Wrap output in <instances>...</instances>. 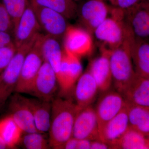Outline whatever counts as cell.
Here are the masks:
<instances>
[{
  "label": "cell",
  "mask_w": 149,
  "mask_h": 149,
  "mask_svg": "<svg viewBox=\"0 0 149 149\" xmlns=\"http://www.w3.org/2000/svg\"><path fill=\"white\" fill-rule=\"evenodd\" d=\"M51 104L49 143L52 148L63 149L72 137L74 119L80 109L71 98L56 97Z\"/></svg>",
  "instance_id": "6da1fadb"
},
{
  "label": "cell",
  "mask_w": 149,
  "mask_h": 149,
  "mask_svg": "<svg viewBox=\"0 0 149 149\" xmlns=\"http://www.w3.org/2000/svg\"><path fill=\"white\" fill-rule=\"evenodd\" d=\"M131 33L125 21V10L111 5L108 16L93 35L99 43L100 50L111 52L120 47Z\"/></svg>",
  "instance_id": "7a4b0ae2"
},
{
  "label": "cell",
  "mask_w": 149,
  "mask_h": 149,
  "mask_svg": "<svg viewBox=\"0 0 149 149\" xmlns=\"http://www.w3.org/2000/svg\"><path fill=\"white\" fill-rule=\"evenodd\" d=\"M132 33L118 48L110 52L109 59L113 84L116 91L123 95L136 74L130 54Z\"/></svg>",
  "instance_id": "3957f363"
},
{
  "label": "cell",
  "mask_w": 149,
  "mask_h": 149,
  "mask_svg": "<svg viewBox=\"0 0 149 149\" xmlns=\"http://www.w3.org/2000/svg\"><path fill=\"white\" fill-rule=\"evenodd\" d=\"M36 40L17 49L8 65L0 75V109L15 92L25 56Z\"/></svg>",
  "instance_id": "277c9868"
},
{
  "label": "cell",
  "mask_w": 149,
  "mask_h": 149,
  "mask_svg": "<svg viewBox=\"0 0 149 149\" xmlns=\"http://www.w3.org/2000/svg\"><path fill=\"white\" fill-rule=\"evenodd\" d=\"M40 34L25 56L15 91L16 93L29 94L35 77L44 62L41 50Z\"/></svg>",
  "instance_id": "5b68a950"
},
{
  "label": "cell",
  "mask_w": 149,
  "mask_h": 149,
  "mask_svg": "<svg viewBox=\"0 0 149 149\" xmlns=\"http://www.w3.org/2000/svg\"><path fill=\"white\" fill-rule=\"evenodd\" d=\"M107 2V0H83L78 5L76 18L80 26L92 35L109 15L111 5Z\"/></svg>",
  "instance_id": "8992f818"
},
{
  "label": "cell",
  "mask_w": 149,
  "mask_h": 149,
  "mask_svg": "<svg viewBox=\"0 0 149 149\" xmlns=\"http://www.w3.org/2000/svg\"><path fill=\"white\" fill-rule=\"evenodd\" d=\"M80 59L63 49L60 67L56 75L61 97L69 95L82 74L83 66Z\"/></svg>",
  "instance_id": "52a82bcc"
},
{
  "label": "cell",
  "mask_w": 149,
  "mask_h": 149,
  "mask_svg": "<svg viewBox=\"0 0 149 149\" xmlns=\"http://www.w3.org/2000/svg\"><path fill=\"white\" fill-rule=\"evenodd\" d=\"M30 3L44 34L58 40L63 38L69 25L68 19L53 10Z\"/></svg>",
  "instance_id": "ba28073f"
},
{
  "label": "cell",
  "mask_w": 149,
  "mask_h": 149,
  "mask_svg": "<svg viewBox=\"0 0 149 149\" xmlns=\"http://www.w3.org/2000/svg\"><path fill=\"white\" fill-rule=\"evenodd\" d=\"M92 34L81 26L69 25L63 37V49L81 58L93 52Z\"/></svg>",
  "instance_id": "9c48e42d"
},
{
  "label": "cell",
  "mask_w": 149,
  "mask_h": 149,
  "mask_svg": "<svg viewBox=\"0 0 149 149\" xmlns=\"http://www.w3.org/2000/svg\"><path fill=\"white\" fill-rule=\"evenodd\" d=\"M58 86L56 75L52 66L44 61L35 77L29 93L37 99L52 102Z\"/></svg>",
  "instance_id": "30bf717a"
},
{
  "label": "cell",
  "mask_w": 149,
  "mask_h": 149,
  "mask_svg": "<svg viewBox=\"0 0 149 149\" xmlns=\"http://www.w3.org/2000/svg\"><path fill=\"white\" fill-rule=\"evenodd\" d=\"M125 19L135 39L149 42V0L125 10Z\"/></svg>",
  "instance_id": "8fae6325"
},
{
  "label": "cell",
  "mask_w": 149,
  "mask_h": 149,
  "mask_svg": "<svg viewBox=\"0 0 149 149\" xmlns=\"http://www.w3.org/2000/svg\"><path fill=\"white\" fill-rule=\"evenodd\" d=\"M72 137L91 141L100 140L95 109L92 105L78 110L74 119Z\"/></svg>",
  "instance_id": "7c38bea8"
},
{
  "label": "cell",
  "mask_w": 149,
  "mask_h": 149,
  "mask_svg": "<svg viewBox=\"0 0 149 149\" xmlns=\"http://www.w3.org/2000/svg\"><path fill=\"white\" fill-rule=\"evenodd\" d=\"M42 31L29 1L14 31V42L16 49L35 41Z\"/></svg>",
  "instance_id": "4fadbf2b"
},
{
  "label": "cell",
  "mask_w": 149,
  "mask_h": 149,
  "mask_svg": "<svg viewBox=\"0 0 149 149\" xmlns=\"http://www.w3.org/2000/svg\"><path fill=\"white\" fill-rule=\"evenodd\" d=\"M95 109L100 133L107 123L112 119L126 105L123 96L116 91H109L102 93Z\"/></svg>",
  "instance_id": "5bb4252c"
},
{
  "label": "cell",
  "mask_w": 149,
  "mask_h": 149,
  "mask_svg": "<svg viewBox=\"0 0 149 149\" xmlns=\"http://www.w3.org/2000/svg\"><path fill=\"white\" fill-rule=\"evenodd\" d=\"M129 126L127 104L104 126L100 133L101 141L108 144L111 149H116L118 144Z\"/></svg>",
  "instance_id": "9a60e30c"
},
{
  "label": "cell",
  "mask_w": 149,
  "mask_h": 149,
  "mask_svg": "<svg viewBox=\"0 0 149 149\" xmlns=\"http://www.w3.org/2000/svg\"><path fill=\"white\" fill-rule=\"evenodd\" d=\"M11 98L10 104V109L11 112L10 116L23 132H39L35 126L27 97L22 95L19 93H16Z\"/></svg>",
  "instance_id": "2e32d148"
},
{
  "label": "cell",
  "mask_w": 149,
  "mask_h": 149,
  "mask_svg": "<svg viewBox=\"0 0 149 149\" xmlns=\"http://www.w3.org/2000/svg\"><path fill=\"white\" fill-rule=\"evenodd\" d=\"M100 51V55L90 62L88 70L95 80L99 91L103 93L110 90L113 80L109 59L110 52Z\"/></svg>",
  "instance_id": "e0dca14e"
},
{
  "label": "cell",
  "mask_w": 149,
  "mask_h": 149,
  "mask_svg": "<svg viewBox=\"0 0 149 149\" xmlns=\"http://www.w3.org/2000/svg\"><path fill=\"white\" fill-rule=\"evenodd\" d=\"M73 90L75 103L80 109L91 105L99 91L95 80L88 70L81 74Z\"/></svg>",
  "instance_id": "ac0fdd59"
},
{
  "label": "cell",
  "mask_w": 149,
  "mask_h": 149,
  "mask_svg": "<svg viewBox=\"0 0 149 149\" xmlns=\"http://www.w3.org/2000/svg\"><path fill=\"white\" fill-rule=\"evenodd\" d=\"M122 96L129 104L149 108V77L136 73Z\"/></svg>",
  "instance_id": "d6986e66"
},
{
  "label": "cell",
  "mask_w": 149,
  "mask_h": 149,
  "mask_svg": "<svg viewBox=\"0 0 149 149\" xmlns=\"http://www.w3.org/2000/svg\"><path fill=\"white\" fill-rule=\"evenodd\" d=\"M130 45L131 58L136 73L149 77V42L135 39L133 35Z\"/></svg>",
  "instance_id": "ffe728a7"
},
{
  "label": "cell",
  "mask_w": 149,
  "mask_h": 149,
  "mask_svg": "<svg viewBox=\"0 0 149 149\" xmlns=\"http://www.w3.org/2000/svg\"><path fill=\"white\" fill-rule=\"evenodd\" d=\"M40 38L44 61L52 66L57 75L60 67L63 51L59 40L42 33L40 34Z\"/></svg>",
  "instance_id": "44dd1931"
},
{
  "label": "cell",
  "mask_w": 149,
  "mask_h": 149,
  "mask_svg": "<svg viewBox=\"0 0 149 149\" xmlns=\"http://www.w3.org/2000/svg\"><path fill=\"white\" fill-rule=\"evenodd\" d=\"M27 100L37 130L42 133L49 131L51 125V102L37 98H27Z\"/></svg>",
  "instance_id": "7402d4cb"
},
{
  "label": "cell",
  "mask_w": 149,
  "mask_h": 149,
  "mask_svg": "<svg viewBox=\"0 0 149 149\" xmlns=\"http://www.w3.org/2000/svg\"><path fill=\"white\" fill-rule=\"evenodd\" d=\"M126 104L130 127L148 137L149 108L133 105L127 103Z\"/></svg>",
  "instance_id": "603a6c76"
},
{
  "label": "cell",
  "mask_w": 149,
  "mask_h": 149,
  "mask_svg": "<svg viewBox=\"0 0 149 149\" xmlns=\"http://www.w3.org/2000/svg\"><path fill=\"white\" fill-rule=\"evenodd\" d=\"M23 133L10 115L0 120V137L8 148L19 143Z\"/></svg>",
  "instance_id": "cb8c5ba5"
},
{
  "label": "cell",
  "mask_w": 149,
  "mask_h": 149,
  "mask_svg": "<svg viewBox=\"0 0 149 149\" xmlns=\"http://www.w3.org/2000/svg\"><path fill=\"white\" fill-rule=\"evenodd\" d=\"M37 5L51 9L65 17L68 20L76 18L78 5L73 0H29Z\"/></svg>",
  "instance_id": "d4e9b609"
},
{
  "label": "cell",
  "mask_w": 149,
  "mask_h": 149,
  "mask_svg": "<svg viewBox=\"0 0 149 149\" xmlns=\"http://www.w3.org/2000/svg\"><path fill=\"white\" fill-rule=\"evenodd\" d=\"M116 149H149V139L148 136L129 127L119 141Z\"/></svg>",
  "instance_id": "484cf974"
},
{
  "label": "cell",
  "mask_w": 149,
  "mask_h": 149,
  "mask_svg": "<svg viewBox=\"0 0 149 149\" xmlns=\"http://www.w3.org/2000/svg\"><path fill=\"white\" fill-rule=\"evenodd\" d=\"M2 1L11 17L15 30L20 17L29 5V0H2Z\"/></svg>",
  "instance_id": "4316f807"
},
{
  "label": "cell",
  "mask_w": 149,
  "mask_h": 149,
  "mask_svg": "<svg viewBox=\"0 0 149 149\" xmlns=\"http://www.w3.org/2000/svg\"><path fill=\"white\" fill-rule=\"evenodd\" d=\"M40 132L26 133L22 136L21 141L22 145L27 149H47L50 148L49 141Z\"/></svg>",
  "instance_id": "83f0119b"
},
{
  "label": "cell",
  "mask_w": 149,
  "mask_h": 149,
  "mask_svg": "<svg viewBox=\"0 0 149 149\" xmlns=\"http://www.w3.org/2000/svg\"><path fill=\"white\" fill-rule=\"evenodd\" d=\"M14 26L11 17L2 0H0V31L13 34Z\"/></svg>",
  "instance_id": "f1b7e54d"
},
{
  "label": "cell",
  "mask_w": 149,
  "mask_h": 149,
  "mask_svg": "<svg viewBox=\"0 0 149 149\" xmlns=\"http://www.w3.org/2000/svg\"><path fill=\"white\" fill-rule=\"evenodd\" d=\"M17 49L15 45L0 49V75L8 65Z\"/></svg>",
  "instance_id": "f546056e"
},
{
  "label": "cell",
  "mask_w": 149,
  "mask_h": 149,
  "mask_svg": "<svg viewBox=\"0 0 149 149\" xmlns=\"http://www.w3.org/2000/svg\"><path fill=\"white\" fill-rule=\"evenodd\" d=\"M142 1V0H116L113 6L123 10H126L136 5Z\"/></svg>",
  "instance_id": "4dcf8cb0"
},
{
  "label": "cell",
  "mask_w": 149,
  "mask_h": 149,
  "mask_svg": "<svg viewBox=\"0 0 149 149\" xmlns=\"http://www.w3.org/2000/svg\"><path fill=\"white\" fill-rule=\"evenodd\" d=\"M11 35L8 32L0 31V49L15 45Z\"/></svg>",
  "instance_id": "1f68e13d"
},
{
  "label": "cell",
  "mask_w": 149,
  "mask_h": 149,
  "mask_svg": "<svg viewBox=\"0 0 149 149\" xmlns=\"http://www.w3.org/2000/svg\"><path fill=\"white\" fill-rule=\"evenodd\" d=\"M111 149L108 144L100 140L91 141V149Z\"/></svg>",
  "instance_id": "d6a6232c"
},
{
  "label": "cell",
  "mask_w": 149,
  "mask_h": 149,
  "mask_svg": "<svg viewBox=\"0 0 149 149\" xmlns=\"http://www.w3.org/2000/svg\"><path fill=\"white\" fill-rule=\"evenodd\" d=\"M78 139L71 137L65 143L63 148L65 149H77Z\"/></svg>",
  "instance_id": "836d02e7"
},
{
  "label": "cell",
  "mask_w": 149,
  "mask_h": 149,
  "mask_svg": "<svg viewBox=\"0 0 149 149\" xmlns=\"http://www.w3.org/2000/svg\"><path fill=\"white\" fill-rule=\"evenodd\" d=\"M91 141L87 139H78L77 149H91Z\"/></svg>",
  "instance_id": "e575fe53"
},
{
  "label": "cell",
  "mask_w": 149,
  "mask_h": 149,
  "mask_svg": "<svg viewBox=\"0 0 149 149\" xmlns=\"http://www.w3.org/2000/svg\"><path fill=\"white\" fill-rule=\"evenodd\" d=\"M8 148L4 142L3 141L2 139L0 137V149Z\"/></svg>",
  "instance_id": "d590c367"
},
{
  "label": "cell",
  "mask_w": 149,
  "mask_h": 149,
  "mask_svg": "<svg viewBox=\"0 0 149 149\" xmlns=\"http://www.w3.org/2000/svg\"><path fill=\"white\" fill-rule=\"evenodd\" d=\"M107 1L110 3L111 5H114L115 2L116 0H107Z\"/></svg>",
  "instance_id": "8d00e7d4"
},
{
  "label": "cell",
  "mask_w": 149,
  "mask_h": 149,
  "mask_svg": "<svg viewBox=\"0 0 149 149\" xmlns=\"http://www.w3.org/2000/svg\"><path fill=\"white\" fill-rule=\"evenodd\" d=\"M73 1H75V2L77 3L79 2L82 1H83V0H73Z\"/></svg>",
  "instance_id": "74e56055"
},
{
  "label": "cell",
  "mask_w": 149,
  "mask_h": 149,
  "mask_svg": "<svg viewBox=\"0 0 149 149\" xmlns=\"http://www.w3.org/2000/svg\"><path fill=\"white\" fill-rule=\"evenodd\" d=\"M148 138H149V136H148Z\"/></svg>",
  "instance_id": "f35d334b"
}]
</instances>
